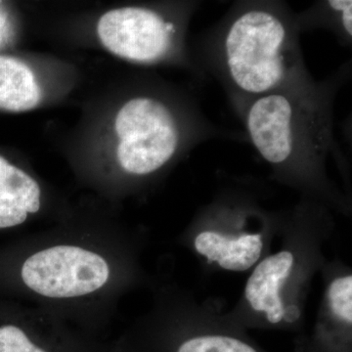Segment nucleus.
I'll use <instances>...</instances> for the list:
<instances>
[{"label": "nucleus", "mask_w": 352, "mask_h": 352, "mask_svg": "<svg viewBox=\"0 0 352 352\" xmlns=\"http://www.w3.org/2000/svg\"><path fill=\"white\" fill-rule=\"evenodd\" d=\"M140 248L110 224L69 222L20 245L11 281L28 305L101 337L122 296L144 280Z\"/></svg>", "instance_id": "obj_1"}, {"label": "nucleus", "mask_w": 352, "mask_h": 352, "mask_svg": "<svg viewBox=\"0 0 352 352\" xmlns=\"http://www.w3.org/2000/svg\"><path fill=\"white\" fill-rule=\"evenodd\" d=\"M309 83L251 99L245 113L252 145L273 168L296 179H315L331 145V107Z\"/></svg>", "instance_id": "obj_2"}, {"label": "nucleus", "mask_w": 352, "mask_h": 352, "mask_svg": "<svg viewBox=\"0 0 352 352\" xmlns=\"http://www.w3.org/2000/svg\"><path fill=\"white\" fill-rule=\"evenodd\" d=\"M219 50L227 80L251 99L308 83L294 20L270 4L236 13L224 28Z\"/></svg>", "instance_id": "obj_3"}, {"label": "nucleus", "mask_w": 352, "mask_h": 352, "mask_svg": "<svg viewBox=\"0 0 352 352\" xmlns=\"http://www.w3.org/2000/svg\"><path fill=\"white\" fill-rule=\"evenodd\" d=\"M113 352H261L242 333L198 326L195 308L175 289L157 292L150 311L113 342Z\"/></svg>", "instance_id": "obj_4"}, {"label": "nucleus", "mask_w": 352, "mask_h": 352, "mask_svg": "<svg viewBox=\"0 0 352 352\" xmlns=\"http://www.w3.org/2000/svg\"><path fill=\"white\" fill-rule=\"evenodd\" d=\"M118 138L116 159L129 178L154 175L175 157L182 143L179 122L170 106L160 99H129L115 118Z\"/></svg>", "instance_id": "obj_5"}, {"label": "nucleus", "mask_w": 352, "mask_h": 352, "mask_svg": "<svg viewBox=\"0 0 352 352\" xmlns=\"http://www.w3.org/2000/svg\"><path fill=\"white\" fill-rule=\"evenodd\" d=\"M314 252L305 243H285L265 254L252 270L242 305L245 311L268 326H292L302 315V289L314 264Z\"/></svg>", "instance_id": "obj_6"}, {"label": "nucleus", "mask_w": 352, "mask_h": 352, "mask_svg": "<svg viewBox=\"0 0 352 352\" xmlns=\"http://www.w3.org/2000/svg\"><path fill=\"white\" fill-rule=\"evenodd\" d=\"M250 212L231 210L228 206L210 210L195 224L186 241L198 256L220 270H252L265 256L270 244L268 226L248 224Z\"/></svg>", "instance_id": "obj_7"}, {"label": "nucleus", "mask_w": 352, "mask_h": 352, "mask_svg": "<svg viewBox=\"0 0 352 352\" xmlns=\"http://www.w3.org/2000/svg\"><path fill=\"white\" fill-rule=\"evenodd\" d=\"M97 34L116 56L151 64L168 56L175 46L177 27L152 9L126 6L103 14L97 23Z\"/></svg>", "instance_id": "obj_8"}, {"label": "nucleus", "mask_w": 352, "mask_h": 352, "mask_svg": "<svg viewBox=\"0 0 352 352\" xmlns=\"http://www.w3.org/2000/svg\"><path fill=\"white\" fill-rule=\"evenodd\" d=\"M0 352H113V342L85 332L32 305L15 308L0 323Z\"/></svg>", "instance_id": "obj_9"}, {"label": "nucleus", "mask_w": 352, "mask_h": 352, "mask_svg": "<svg viewBox=\"0 0 352 352\" xmlns=\"http://www.w3.org/2000/svg\"><path fill=\"white\" fill-rule=\"evenodd\" d=\"M43 208V188L38 180L0 155V230L27 223Z\"/></svg>", "instance_id": "obj_10"}, {"label": "nucleus", "mask_w": 352, "mask_h": 352, "mask_svg": "<svg viewBox=\"0 0 352 352\" xmlns=\"http://www.w3.org/2000/svg\"><path fill=\"white\" fill-rule=\"evenodd\" d=\"M41 100V87L31 68L16 58L0 55V111L27 112Z\"/></svg>", "instance_id": "obj_11"}, {"label": "nucleus", "mask_w": 352, "mask_h": 352, "mask_svg": "<svg viewBox=\"0 0 352 352\" xmlns=\"http://www.w3.org/2000/svg\"><path fill=\"white\" fill-rule=\"evenodd\" d=\"M335 19L339 20V24L346 36H352V1L351 0H331L326 2Z\"/></svg>", "instance_id": "obj_12"}, {"label": "nucleus", "mask_w": 352, "mask_h": 352, "mask_svg": "<svg viewBox=\"0 0 352 352\" xmlns=\"http://www.w3.org/2000/svg\"><path fill=\"white\" fill-rule=\"evenodd\" d=\"M0 4H1V2H0ZM6 18L4 17L3 14H2V11L0 10V41H1L2 36H3L4 32H6Z\"/></svg>", "instance_id": "obj_13"}]
</instances>
